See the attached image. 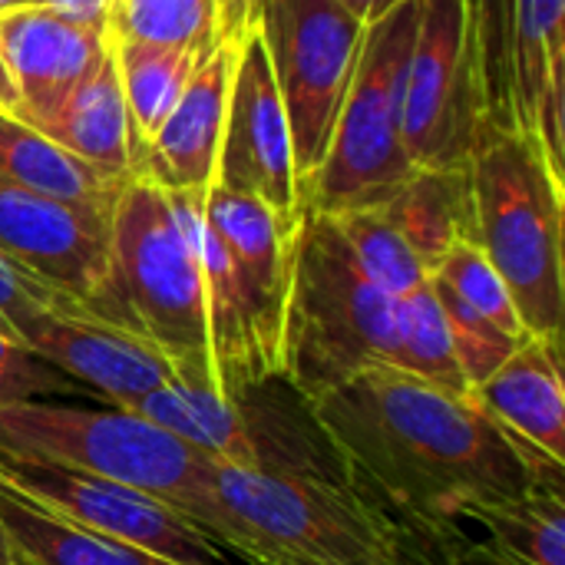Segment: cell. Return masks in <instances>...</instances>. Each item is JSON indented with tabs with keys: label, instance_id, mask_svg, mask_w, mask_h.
<instances>
[{
	"label": "cell",
	"instance_id": "6da1fadb",
	"mask_svg": "<svg viewBox=\"0 0 565 565\" xmlns=\"http://www.w3.org/2000/svg\"><path fill=\"white\" fill-rule=\"evenodd\" d=\"M311 407L354 487L394 520L460 526L470 510L540 483L470 394H450L391 364L348 377Z\"/></svg>",
	"mask_w": 565,
	"mask_h": 565
},
{
	"label": "cell",
	"instance_id": "7a4b0ae2",
	"mask_svg": "<svg viewBox=\"0 0 565 565\" xmlns=\"http://www.w3.org/2000/svg\"><path fill=\"white\" fill-rule=\"evenodd\" d=\"M205 199L136 172L109 218V275L96 318L152 344L179 381L218 387L195 222Z\"/></svg>",
	"mask_w": 565,
	"mask_h": 565
},
{
	"label": "cell",
	"instance_id": "3957f363",
	"mask_svg": "<svg viewBox=\"0 0 565 565\" xmlns=\"http://www.w3.org/2000/svg\"><path fill=\"white\" fill-rule=\"evenodd\" d=\"M182 516L245 563L401 565L394 516L354 483L212 463Z\"/></svg>",
	"mask_w": 565,
	"mask_h": 565
},
{
	"label": "cell",
	"instance_id": "277c9868",
	"mask_svg": "<svg viewBox=\"0 0 565 565\" xmlns=\"http://www.w3.org/2000/svg\"><path fill=\"white\" fill-rule=\"evenodd\" d=\"M470 242L500 271L516 315L533 338L563 341L565 175L536 136L487 122L470 152Z\"/></svg>",
	"mask_w": 565,
	"mask_h": 565
},
{
	"label": "cell",
	"instance_id": "5b68a950",
	"mask_svg": "<svg viewBox=\"0 0 565 565\" xmlns=\"http://www.w3.org/2000/svg\"><path fill=\"white\" fill-rule=\"evenodd\" d=\"M397 301L361 271L328 215L305 212L281 377L308 401H318L367 367L394 364Z\"/></svg>",
	"mask_w": 565,
	"mask_h": 565
},
{
	"label": "cell",
	"instance_id": "8992f818",
	"mask_svg": "<svg viewBox=\"0 0 565 565\" xmlns=\"http://www.w3.org/2000/svg\"><path fill=\"white\" fill-rule=\"evenodd\" d=\"M122 411L142 414L222 467L354 483L311 401L285 377H265L232 394L169 381Z\"/></svg>",
	"mask_w": 565,
	"mask_h": 565
},
{
	"label": "cell",
	"instance_id": "52a82bcc",
	"mask_svg": "<svg viewBox=\"0 0 565 565\" xmlns=\"http://www.w3.org/2000/svg\"><path fill=\"white\" fill-rule=\"evenodd\" d=\"M417 3L420 0H404L367 26L324 162L305 192V212L341 215L377 209L417 169L404 146V76Z\"/></svg>",
	"mask_w": 565,
	"mask_h": 565
},
{
	"label": "cell",
	"instance_id": "ba28073f",
	"mask_svg": "<svg viewBox=\"0 0 565 565\" xmlns=\"http://www.w3.org/2000/svg\"><path fill=\"white\" fill-rule=\"evenodd\" d=\"M0 454L116 480L179 513L215 463L136 411H89L46 397L0 404Z\"/></svg>",
	"mask_w": 565,
	"mask_h": 565
},
{
	"label": "cell",
	"instance_id": "9c48e42d",
	"mask_svg": "<svg viewBox=\"0 0 565 565\" xmlns=\"http://www.w3.org/2000/svg\"><path fill=\"white\" fill-rule=\"evenodd\" d=\"M255 26L288 116L295 172L308 192L348 99L367 23L338 0H258Z\"/></svg>",
	"mask_w": 565,
	"mask_h": 565
},
{
	"label": "cell",
	"instance_id": "30bf717a",
	"mask_svg": "<svg viewBox=\"0 0 565 565\" xmlns=\"http://www.w3.org/2000/svg\"><path fill=\"white\" fill-rule=\"evenodd\" d=\"M487 126L473 0H420L404 76V146L417 169L467 166Z\"/></svg>",
	"mask_w": 565,
	"mask_h": 565
},
{
	"label": "cell",
	"instance_id": "8fae6325",
	"mask_svg": "<svg viewBox=\"0 0 565 565\" xmlns=\"http://www.w3.org/2000/svg\"><path fill=\"white\" fill-rule=\"evenodd\" d=\"M0 480L60 516L152 556L179 565H235L232 553L179 510L126 483L13 454H0Z\"/></svg>",
	"mask_w": 565,
	"mask_h": 565
},
{
	"label": "cell",
	"instance_id": "7c38bea8",
	"mask_svg": "<svg viewBox=\"0 0 565 565\" xmlns=\"http://www.w3.org/2000/svg\"><path fill=\"white\" fill-rule=\"evenodd\" d=\"M205 222L225 248L228 278L242 308L258 377H281L285 324L295 281V252L301 228L285 225L265 202L212 185Z\"/></svg>",
	"mask_w": 565,
	"mask_h": 565
},
{
	"label": "cell",
	"instance_id": "4fadbf2b",
	"mask_svg": "<svg viewBox=\"0 0 565 565\" xmlns=\"http://www.w3.org/2000/svg\"><path fill=\"white\" fill-rule=\"evenodd\" d=\"M215 185L265 202L291 228H301L305 222L291 129L255 20L245 30L235 66Z\"/></svg>",
	"mask_w": 565,
	"mask_h": 565
},
{
	"label": "cell",
	"instance_id": "5bb4252c",
	"mask_svg": "<svg viewBox=\"0 0 565 565\" xmlns=\"http://www.w3.org/2000/svg\"><path fill=\"white\" fill-rule=\"evenodd\" d=\"M0 258L60 308L96 318L109 275V225L0 179Z\"/></svg>",
	"mask_w": 565,
	"mask_h": 565
},
{
	"label": "cell",
	"instance_id": "9a60e30c",
	"mask_svg": "<svg viewBox=\"0 0 565 565\" xmlns=\"http://www.w3.org/2000/svg\"><path fill=\"white\" fill-rule=\"evenodd\" d=\"M109 46V17H73L46 3L0 13V56L17 103L13 116L43 129Z\"/></svg>",
	"mask_w": 565,
	"mask_h": 565
},
{
	"label": "cell",
	"instance_id": "2e32d148",
	"mask_svg": "<svg viewBox=\"0 0 565 565\" xmlns=\"http://www.w3.org/2000/svg\"><path fill=\"white\" fill-rule=\"evenodd\" d=\"M20 348L63 377L93 387L113 407H129L162 384L179 381L152 344L83 311L43 308L23 331Z\"/></svg>",
	"mask_w": 565,
	"mask_h": 565
},
{
	"label": "cell",
	"instance_id": "e0dca14e",
	"mask_svg": "<svg viewBox=\"0 0 565 565\" xmlns=\"http://www.w3.org/2000/svg\"><path fill=\"white\" fill-rule=\"evenodd\" d=\"M470 397L523 454L540 483L563 487V341L523 338V344L480 387H473Z\"/></svg>",
	"mask_w": 565,
	"mask_h": 565
},
{
	"label": "cell",
	"instance_id": "ac0fdd59",
	"mask_svg": "<svg viewBox=\"0 0 565 565\" xmlns=\"http://www.w3.org/2000/svg\"><path fill=\"white\" fill-rule=\"evenodd\" d=\"M245 30L212 46V53L199 63L185 93L179 96L152 142L139 152L136 172L149 175L166 192L205 199L215 185L218 149L225 136L228 99Z\"/></svg>",
	"mask_w": 565,
	"mask_h": 565
},
{
	"label": "cell",
	"instance_id": "d6986e66",
	"mask_svg": "<svg viewBox=\"0 0 565 565\" xmlns=\"http://www.w3.org/2000/svg\"><path fill=\"white\" fill-rule=\"evenodd\" d=\"M40 132L56 139L66 152H73L106 179L126 182L129 175H136L132 129L119 86L113 36L99 63L83 76V83Z\"/></svg>",
	"mask_w": 565,
	"mask_h": 565
},
{
	"label": "cell",
	"instance_id": "ffe728a7",
	"mask_svg": "<svg viewBox=\"0 0 565 565\" xmlns=\"http://www.w3.org/2000/svg\"><path fill=\"white\" fill-rule=\"evenodd\" d=\"M0 179L109 225L122 182L99 175L46 132L0 113Z\"/></svg>",
	"mask_w": 565,
	"mask_h": 565
},
{
	"label": "cell",
	"instance_id": "44dd1931",
	"mask_svg": "<svg viewBox=\"0 0 565 565\" xmlns=\"http://www.w3.org/2000/svg\"><path fill=\"white\" fill-rule=\"evenodd\" d=\"M374 212L404 238L417 262L434 271L440 258L473 232L470 169H414L411 179Z\"/></svg>",
	"mask_w": 565,
	"mask_h": 565
},
{
	"label": "cell",
	"instance_id": "7402d4cb",
	"mask_svg": "<svg viewBox=\"0 0 565 565\" xmlns=\"http://www.w3.org/2000/svg\"><path fill=\"white\" fill-rule=\"evenodd\" d=\"M0 526L17 565H179L139 546L99 536L0 480Z\"/></svg>",
	"mask_w": 565,
	"mask_h": 565
},
{
	"label": "cell",
	"instance_id": "603a6c76",
	"mask_svg": "<svg viewBox=\"0 0 565 565\" xmlns=\"http://www.w3.org/2000/svg\"><path fill=\"white\" fill-rule=\"evenodd\" d=\"M255 20L252 0H113L109 33L119 40L209 53Z\"/></svg>",
	"mask_w": 565,
	"mask_h": 565
},
{
	"label": "cell",
	"instance_id": "cb8c5ba5",
	"mask_svg": "<svg viewBox=\"0 0 565 565\" xmlns=\"http://www.w3.org/2000/svg\"><path fill=\"white\" fill-rule=\"evenodd\" d=\"M113 53H116L119 86L132 129V156L139 162V152L152 142V136L159 132V126L185 93L192 73L212 50L199 53L182 46H159V43L113 36Z\"/></svg>",
	"mask_w": 565,
	"mask_h": 565
},
{
	"label": "cell",
	"instance_id": "d4e9b609",
	"mask_svg": "<svg viewBox=\"0 0 565 565\" xmlns=\"http://www.w3.org/2000/svg\"><path fill=\"white\" fill-rule=\"evenodd\" d=\"M487 530V543L520 565H565V500L559 483H536L520 497L467 513Z\"/></svg>",
	"mask_w": 565,
	"mask_h": 565
},
{
	"label": "cell",
	"instance_id": "484cf974",
	"mask_svg": "<svg viewBox=\"0 0 565 565\" xmlns=\"http://www.w3.org/2000/svg\"><path fill=\"white\" fill-rule=\"evenodd\" d=\"M510 126L533 136L546 73L565 63V0H510Z\"/></svg>",
	"mask_w": 565,
	"mask_h": 565
},
{
	"label": "cell",
	"instance_id": "4316f807",
	"mask_svg": "<svg viewBox=\"0 0 565 565\" xmlns=\"http://www.w3.org/2000/svg\"><path fill=\"white\" fill-rule=\"evenodd\" d=\"M397 371H407L434 387H444L450 394L467 397L470 387L460 374L457 354H454V341L444 321V311L437 305V295L427 285H420L417 291L404 295L397 301V354L394 364Z\"/></svg>",
	"mask_w": 565,
	"mask_h": 565
},
{
	"label": "cell",
	"instance_id": "83f0119b",
	"mask_svg": "<svg viewBox=\"0 0 565 565\" xmlns=\"http://www.w3.org/2000/svg\"><path fill=\"white\" fill-rule=\"evenodd\" d=\"M328 218L334 222L341 242L348 245L361 271L371 281H377L387 295L404 298L417 291L420 285H427L430 271L417 262V255L404 245V238L374 209L341 212Z\"/></svg>",
	"mask_w": 565,
	"mask_h": 565
},
{
	"label": "cell",
	"instance_id": "f1b7e54d",
	"mask_svg": "<svg viewBox=\"0 0 565 565\" xmlns=\"http://www.w3.org/2000/svg\"><path fill=\"white\" fill-rule=\"evenodd\" d=\"M430 288H434L437 305L444 311V321H447V331H450V341H454V354H457L460 374H463L467 387L473 391L523 344V338L503 331L500 324H493L490 318L473 311L460 295H454L434 275H430Z\"/></svg>",
	"mask_w": 565,
	"mask_h": 565
},
{
	"label": "cell",
	"instance_id": "f546056e",
	"mask_svg": "<svg viewBox=\"0 0 565 565\" xmlns=\"http://www.w3.org/2000/svg\"><path fill=\"white\" fill-rule=\"evenodd\" d=\"M434 278H440L454 295H460L473 311H480L483 318H490L493 324H500L503 331L526 338V328L516 315V305L500 278V271L490 265V258L480 252L477 242L460 238L444 258L440 265L430 271Z\"/></svg>",
	"mask_w": 565,
	"mask_h": 565
},
{
	"label": "cell",
	"instance_id": "4dcf8cb0",
	"mask_svg": "<svg viewBox=\"0 0 565 565\" xmlns=\"http://www.w3.org/2000/svg\"><path fill=\"white\" fill-rule=\"evenodd\" d=\"M66 391H70V377H63L56 367L43 364L40 358L0 338V404L53 397Z\"/></svg>",
	"mask_w": 565,
	"mask_h": 565
},
{
	"label": "cell",
	"instance_id": "1f68e13d",
	"mask_svg": "<svg viewBox=\"0 0 565 565\" xmlns=\"http://www.w3.org/2000/svg\"><path fill=\"white\" fill-rule=\"evenodd\" d=\"M43 308H60V305L0 258V338L20 348L23 331Z\"/></svg>",
	"mask_w": 565,
	"mask_h": 565
},
{
	"label": "cell",
	"instance_id": "d6a6232c",
	"mask_svg": "<svg viewBox=\"0 0 565 565\" xmlns=\"http://www.w3.org/2000/svg\"><path fill=\"white\" fill-rule=\"evenodd\" d=\"M33 3L56 7L73 17H109V7H113V0H33Z\"/></svg>",
	"mask_w": 565,
	"mask_h": 565
},
{
	"label": "cell",
	"instance_id": "836d02e7",
	"mask_svg": "<svg viewBox=\"0 0 565 565\" xmlns=\"http://www.w3.org/2000/svg\"><path fill=\"white\" fill-rule=\"evenodd\" d=\"M338 3H344L358 20H364V23L371 26V23H377L381 17H387L394 7H401L404 0H338Z\"/></svg>",
	"mask_w": 565,
	"mask_h": 565
},
{
	"label": "cell",
	"instance_id": "e575fe53",
	"mask_svg": "<svg viewBox=\"0 0 565 565\" xmlns=\"http://www.w3.org/2000/svg\"><path fill=\"white\" fill-rule=\"evenodd\" d=\"M17 103V93H13V83H10V73L3 66V56H0V113H10Z\"/></svg>",
	"mask_w": 565,
	"mask_h": 565
},
{
	"label": "cell",
	"instance_id": "d590c367",
	"mask_svg": "<svg viewBox=\"0 0 565 565\" xmlns=\"http://www.w3.org/2000/svg\"><path fill=\"white\" fill-rule=\"evenodd\" d=\"M0 565H17V559H13V550H10V540H7V533H3V526H0Z\"/></svg>",
	"mask_w": 565,
	"mask_h": 565
},
{
	"label": "cell",
	"instance_id": "8d00e7d4",
	"mask_svg": "<svg viewBox=\"0 0 565 565\" xmlns=\"http://www.w3.org/2000/svg\"><path fill=\"white\" fill-rule=\"evenodd\" d=\"M30 0H0V13H7V10H17V7H26Z\"/></svg>",
	"mask_w": 565,
	"mask_h": 565
},
{
	"label": "cell",
	"instance_id": "74e56055",
	"mask_svg": "<svg viewBox=\"0 0 565 565\" xmlns=\"http://www.w3.org/2000/svg\"><path fill=\"white\" fill-rule=\"evenodd\" d=\"M252 3H255V7H258V0H252Z\"/></svg>",
	"mask_w": 565,
	"mask_h": 565
}]
</instances>
